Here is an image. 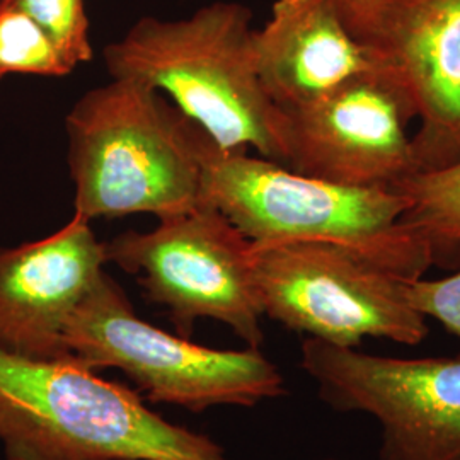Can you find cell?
<instances>
[{
    "label": "cell",
    "mask_w": 460,
    "mask_h": 460,
    "mask_svg": "<svg viewBox=\"0 0 460 460\" xmlns=\"http://www.w3.org/2000/svg\"><path fill=\"white\" fill-rule=\"evenodd\" d=\"M108 263L138 277L148 300L167 307L182 338L199 317L227 324L249 348L263 343V311L252 281L251 241L226 215L201 203L104 243Z\"/></svg>",
    "instance_id": "52a82bcc"
},
{
    "label": "cell",
    "mask_w": 460,
    "mask_h": 460,
    "mask_svg": "<svg viewBox=\"0 0 460 460\" xmlns=\"http://www.w3.org/2000/svg\"><path fill=\"white\" fill-rule=\"evenodd\" d=\"M367 47L420 119V172L460 163V0H378Z\"/></svg>",
    "instance_id": "30bf717a"
},
{
    "label": "cell",
    "mask_w": 460,
    "mask_h": 460,
    "mask_svg": "<svg viewBox=\"0 0 460 460\" xmlns=\"http://www.w3.org/2000/svg\"><path fill=\"white\" fill-rule=\"evenodd\" d=\"M348 30L367 47L377 21L378 0H334Z\"/></svg>",
    "instance_id": "e0dca14e"
},
{
    "label": "cell",
    "mask_w": 460,
    "mask_h": 460,
    "mask_svg": "<svg viewBox=\"0 0 460 460\" xmlns=\"http://www.w3.org/2000/svg\"><path fill=\"white\" fill-rule=\"evenodd\" d=\"M300 367L332 410L380 425V460H460V357L391 358L307 338Z\"/></svg>",
    "instance_id": "ba28073f"
},
{
    "label": "cell",
    "mask_w": 460,
    "mask_h": 460,
    "mask_svg": "<svg viewBox=\"0 0 460 460\" xmlns=\"http://www.w3.org/2000/svg\"><path fill=\"white\" fill-rule=\"evenodd\" d=\"M251 11L208 4L190 17L138 19L108 45L113 79H133L171 99L220 150L254 148L287 165V116L268 98L254 58Z\"/></svg>",
    "instance_id": "6da1fadb"
},
{
    "label": "cell",
    "mask_w": 460,
    "mask_h": 460,
    "mask_svg": "<svg viewBox=\"0 0 460 460\" xmlns=\"http://www.w3.org/2000/svg\"><path fill=\"white\" fill-rule=\"evenodd\" d=\"M49 34L70 66L93 60L85 0H14Z\"/></svg>",
    "instance_id": "9a60e30c"
},
{
    "label": "cell",
    "mask_w": 460,
    "mask_h": 460,
    "mask_svg": "<svg viewBox=\"0 0 460 460\" xmlns=\"http://www.w3.org/2000/svg\"><path fill=\"white\" fill-rule=\"evenodd\" d=\"M397 193L410 199L402 224L427 243L433 264L460 261V163L423 171L402 182Z\"/></svg>",
    "instance_id": "4fadbf2b"
},
{
    "label": "cell",
    "mask_w": 460,
    "mask_h": 460,
    "mask_svg": "<svg viewBox=\"0 0 460 460\" xmlns=\"http://www.w3.org/2000/svg\"><path fill=\"white\" fill-rule=\"evenodd\" d=\"M72 70L33 17L14 0H0V79L11 74L66 77Z\"/></svg>",
    "instance_id": "5bb4252c"
},
{
    "label": "cell",
    "mask_w": 460,
    "mask_h": 460,
    "mask_svg": "<svg viewBox=\"0 0 460 460\" xmlns=\"http://www.w3.org/2000/svg\"><path fill=\"white\" fill-rule=\"evenodd\" d=\"M0 444L7 460H229L205 435L150 411L75 357L0 349Z\"/></svg>",
    "instance_id": "3957f363"
},
{
    "label": "cell",
    "mask_w": 460,
    "mask_h": 460,
    "mask_svg": "<svg viewBox=\"0 0 460 460\" xmlns=\"http://www.w3.org/2000/svg\"><path fill=\"white\" fill-rule=\"evenodd\" d=\"M287 167L317 180L395 191L420 172L411 102L387 74L357 77L285 113Z\"/></svg>",
    "instance_id": "9c48e42d"
},
{
    "label": "cell",
    "mask_w": 460,
    "mask_h": 460,
    "mask_svg": "<svg viewBox=\"0 0 460 460\" xmlns=\"http://www.w3.org/2000/svg\"><path fill=\"white\" fill-rule=\"evenodd\" d=\"M408 296L418 313L433 317L460 338V270L445 279H412Z\"/></svg>",
    "instance_id": "2e32d148"
},
{
    "label": "cell",
    "mask_w": 460,
    "mask_h": 460,
    "mask_svg": "<svg viewBox=\"0 0 460 460\" xmlns=\"http://www.w3.org/2000/svg\"><path fill=\"white\" fill-rule=\"evenodd\" d=\"M66 343L85 367L127 374L148 401L193 412L212 406L252 408L285 394L279 368L258 348L214 349L154 328L137 317L108 273L70 317Z\"/></svg>",
    "instance_id": "5b68a950"
},
{
    "label": "cell",
    "mask_w": 460,
    "mask_h": 460,
    "mask_svg": "<svg viewBox=\"0 0 460 460\" xmlns=\"http://www.w3.org/2000/svg\"><path fill=\"white\" fill-rule=\"evenodd\" d=\"M252 281L263 315L329 345L365 338L420 345L427 317L412 307L408 279L329 243H251Z\"/></svg>",
    "instance_id": "8992f818"
},
{
    "label": "cell",
    "mask_w": 460,
    "mask_h": 460,
    "mask_svg": "<svg viewBox=\"0 0 460 460\" xmlns=\"http://www.w3.org/2000/svg\"><path fill=\"white\" fill-rule=\"evenodd\" d=\"M328 460H334V459H328Z\"/></svg>",
    "instance_id": "ac0fdd59"
},
{
    "label": "cell",
    "mask_w": 460,
    "mask_h": 460,
    "mask_svg": "<svg viewBox=\"0 0 460 460\" xmlns=\"http://www.w3.org/2000/svg\"><path fill=\"white\" fill-rule=\"evenodd\" d=\"M201 203L226 215L251 243H329L346 247L401 279L433 266L427 243L402 224L410 199L300 174L246 150L210 152Z\"/></svg>",
    "instance_id": "277c9868"
},
{
    "label": "cell",
    "mask_w": 460,
    "mask_h": 460,
    "mask_svg": "<svg viewBox=\"0 0 460 460\" xmlns=\"http://www.w3.org/2000/svg\"><path fill=\"white\" fill-rule=\"evenodd\" d=\"M106 263L104 243L79 215L41 241L0 247V349L34 360L74 357L66 324Z\"/></svg>",
    "instance_id": "8fae6325"
},
{
    "label": "cell",
    "mask_w": 460,
    "mask_h": 460,
    "mask_svg": "<svg viewBox=\"0 0 460 460\" xmlns=\"http://www.w3.org/2000/svg\"><path fill=\"white\" fill-rule=\"evenodd\" d=\"M254 58L268 98L283 113L357 77L387 74L348 30L334 0H275L271 16L254 31Z\"/></svg>",
    "instance_id": "7c38bea8"
},
{
    "label": "cell",
    "mask_w": 460,
    "mask_h": 460,
    "mask_svg": "<svg viewBox=\"0 0 460 460\" xmlns=\"http://www.w3.org/2000/svg\"><path fill=\"white\" fill-rule=\"evenodd\" d=\"M74 215L184 214L201 205L214 140L147 84L116 77L66 119Z\"/></svg>",
    "instance_id": "7a4b0ae2"
}]
</instances>
